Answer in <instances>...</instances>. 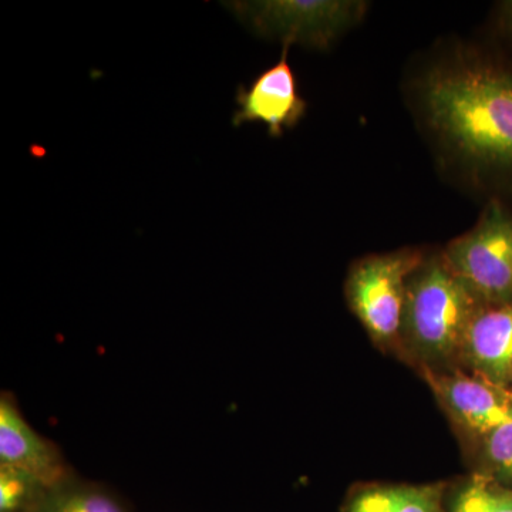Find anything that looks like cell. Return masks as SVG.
<instances>
[{"mask_svg":"<svg viewBox=\"0 0 512 512\" xmlns=\"http://www.w3.org/2000/svg\"><path fill=\"white\" fill-rule=\"evenodd\" d=\"M471 443L476 447V473L512 490V423Z\"/></svg>","mask_w":512,"mask_h":512,"instance_id":"12","label":"cell"},{"mask_svg":"<svg viewBox=\"0 0 512 512\" xmlns=\"http://www.w3.org/2000/svg\"><path fill=\"white\" fill-rule=\"evenodd\" d=\"M443 255L484 306L512 302V211L504 202L491 201L476 227L451 241Z\"/></svg>","mask_w":512,"mask_h":512,"instance_id":"4","label":"cell"},{"mask_svg":"<svg viewBox=\"0 0 512 512\" xmlns=\"http://www.w3.org/2000/svg\"><path fill=\"white\" fill-rule=\"evenodd\" d=\"M289 46H284L281 59L237 92L238 109L232 126L264 123L272 137H281L286 128H293L305 117L306 101L298 92L295 73L288 63Z\"/></svg>","mask_w":512,"mask_h":512,"instance_id":"7","label":"cell"},{"mask_svg":"<svg viewBox=\"0 0 512 512\" xmlns=\"http://www.w3.org/2000/svg\"><path fill=\"white\" fill-rule=\"evenodd\" d=\"M424 256L414 249L370 255L350 268L346 299L367 335L382 350L397 353L407 282Z\"/></svg>","mask_w":512,"mask_h":512,"instance_id":"3","label":"cell"},{"mask_svg":"<svg viewBox=\"0 0 512 512\" xmlns=\"http://www.w3.org/2000/svg\"><path fill=\"white\" fill-rule=\"evenodd\" d=\"M448 512H512V490L474 473L458 488Z\"/></svg>","mask_w":512,"mask_h":512,"instance_id":"13","label":"cell"},{"mask_svg":"<svg viewBox=\"0 0 512 512\" xmlns=\"http://www.w3.org/2000/svg\"><path fill=\"white\" fill-rule=\"evenodd\" d=\"M0 466L26 471L50 485L73 473L62 450L26 420L9 392L0 396Z\"/></svg>","mask_w":512,"mask_h":512,"instance_id":"8","label":"cell"},{"mask_svg":"<svg viewBox=\"0 0 512 512\" xmlns=\"http://www.w3.org/2000/svg\"><path fill=\"white\" fill-rule=\"evenodd\" d=\"M458 369L508 389L512 380V302L484 306L471 322Z\"/></svg>","mask_w":512,"mask_h":512,"instance_id":"9","label":"cell"},{"mask_svg":"<svg viewBox=\"0 0 512 512\" xmlns=\"http://www.w3.org/2000/svg\"><path fill=\"white\" fill-rule=\"evenodd\" d=\"M50 487L26 471L0 466V512H36Z\"/></svg>","mask_w":512,"mask_h":512,"instance_id":"14","label":"cell"},{"mask_svg":"<svg viewBox=\"0 0 512 512\" xmlns=\"http://www.w3.org/2000/svg\"><path fill=\"white\" fill-rule=\"evenodd\" d=\"M444 484H372L346 501L345 512H448Z\"/></svg>","mask_w":512,"mask_h":512,"instance_id":"10","label":"cell"},{"mask_svg":"<svg viewBox=\"0 0 512 512\" xmlns=\"http://www.w3.org/2000/svg\"><path fill=\"white\" fill-rule=\"evenodd\" d=\"M483 308L443 252L424 256L407 282L397 355L421 373L458 369L468 328Z\"/></svg>","mask_w":512,"mask_h":512,"instance_id":"2","label":"cell"},{"mask_svg":"<svg viewBox=\"0 0 512 512\" xmlns=\"http://www.w3.org/2000/svg\"><path fill=\"white\" fill-rule=\"evenodd\" d=\"M448 419L467 440L476 441L512 423L508 390L464 370L421 373Z\"/></svg>","mask_w":512,"mask_h":512,"instance_id":"6","label":"cell"},{"mask_svg":"<svg viewBox=\"0 0 512 512\" xmlns=\"http://www.w3.org/2000/svg\"><path fill=\"white\" fill-rule=\"evenodd\" d=\"M259 35L326 49L362 20L366 2L359 0H269L224 3Z\"/></svg>","mask_w":512,"mask_h":512,"instance_id":"5","label":"cell"},{"mask_svg":"<svg viewBox=\"0 0 512 512\" xmlns=\"http://www.w3.org/2000/svg\"><path fill=\"white\" fill-rule=\"evenodd\" d=\"M420 97L441 143L512 192V67L484 59L444 64L424 77Z\"/></svg>","mask_w":512,"mask_h":512,"instance_id":"1","label":"cell"},{"mask_svg":"<svg viewBox=\"0 0 512 512\" xmlns=\"http://www.w3.org/2000/svg\"><path fill=\"white\" fill-rule=\"evenodd\" d=\"M36 512H127L109 488L74 474L52 485Z\"/></svg>","mask_w":512,"mask_h":512,"instance_id":"11","label":"cell"},{"mask_svg":"<svg viewBox=\"0 0 512 512\" xmlns=\"http://www.w3.org/2000/svg\"><path fill=\"white\" fill-rule=\"evenodd\" d=\"M501 23L505 32L512 37V2H505L503 5V15H501Z\"/></svg>","mask_w":512,"mask_h":512,"instance_id":"15","label":"cell"},{"mask_svg":"<svg viewBox=\"0 0 512 512\" xmlns=\"http://www.w3.org/2000/svg\"><path fill=\"white\" fill-rule=\"evenodd\" d=\"M507 390H508V393H510L512 396V380H511L510 386H508Z\"/></svg>","mask_w":512,"mask_h":512,"instance_id":"16","label":"cell"}]
</instances>
